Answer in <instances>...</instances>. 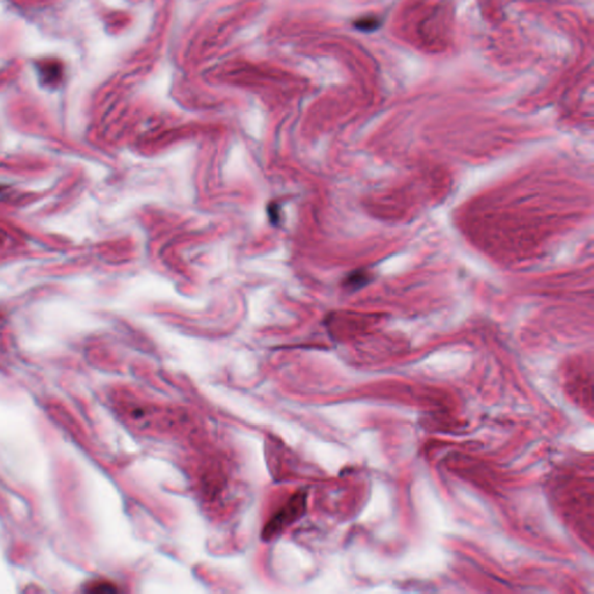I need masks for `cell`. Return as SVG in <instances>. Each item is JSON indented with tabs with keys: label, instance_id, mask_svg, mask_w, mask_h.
I'll return each instance as SVG.
<instances>
[{
	"label": "cell",
	"instance_id": "cell-1",
	"mask_svg": "<svg viewBox=\"0 0 594 594\" xmlns=\"http://www.w3.org/2000/svg\"><path fill=\"white\" fill-rule=\"evenodd\" d=\"M306 508V492L298 491L289 498V500L280 508L274 516L269 519L267 525L264 527L263 539L265 541H271L292 526L298 520L305 512Z\"/></svg>",
	"mask_w": 594,
	"mask_h": 594
},
{
	"label": "cell",
	"instance_id": "cell-2",
	"mask_svg": "<svg viewBox=\"0 0 594 594\" xmlns=\"http://www.w3.org/2000/svg\"><path fill=\"white\" fill-rule=\"evenodd\" d=\"M369 279H371L369 273H365L364 271L355 272L347 277V280L345 281V286L351 287L353 289H356L369 282Z\"/></svg>",
	"mask_w": 594,
	"mask_h": 594
},
{
	"label": "cell",
	"instance_id": "cell-3",
	"mask_svg": "<svg viewBox=\"0 0 594 594\" xmlns=\"http://www.w3.org/2000/svg\"><path fill=\"white\" fill-rule=\"evenodd\" d=\"M354 26L363 32H372L380 27V21L376 18H362L354 23Z\"/></svg>",
	"mask_w": 594,
	"mask_h": 594
}]
</instances>
